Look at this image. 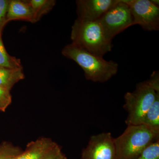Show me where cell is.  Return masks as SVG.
<instances>
[{"instance_id": "e0dca14e", "label": "cell", "mask_w": 159, "mask_h": 159, "mask_svg": "<svg viewBox=\"0 0 159 159\" xmlns=\"http://www.w3.org/2000/svg\"><path fill=\"white\" fill-rule=\"evenodd\" d=\"M11 101L10 91L0 87V111L5 112L11 104Z\"/></svg>"}, {"instance_id": "d6986e66", "label": "cell", "mask_w": 159, "mask_h": 159, "mask_svg": "<svg viewBox=\"0 0 159 159\" xmlns=\"http://www.w3.org/2000/svg\"><path fill=\"white\" fill-rule=\"evenodd\" d=\"M41 159H67L66 155L62 152L61 148L57 144L48 153Z\"/></svg>"}, {"instance_id": "9a60e30c", "label": "cell", "mask_w": 159, "mask_h": 159, "mask_svg": "<svg viewBox=\"0 0 159 159\" xmlns=\"http://www.w3.org/2000/svg\"><path fill=\"white\" fill-rule=\"evenodd\" d=\"M22 152L10 142H4L0 144V159H15Z\"/></svg>"}, {"instance_id": "2e32d148", "label": "cell", "mask_w": 159, "mask_h": 159, "mask_svg": "<svg viewBox=\"0 0 159 159\" xmlns=\"http://www.w3.org/2000/svg\"><path fill=\"white\" fill-rule=\"evenodd\" d=\"M159 140L149 144L136 159H159Z\"/></svg>"}, {"instance_id": "7c38bea8", "label": "cell", "mask_w": 159, "mask_h": 159, "mask_svg": "<svg viewBox=\"0 0 159 159\" xmlns=\"http://www.w3.org/2000/svg\"><path fill=\"white\" fill-rule=\"evenodd\" d=\"M142 124L159 134V93H157L154 101L144 116Z\"/></svg>"}, {"instance_id": "5b68a950", "label": "cell", "mask_w": 159, "mask_h": 159, "mask_svg": "<svg viewBox=\"0 0 159 159\" xmlns=\"http://www.w3.org/2000/svg\"><path fill=\"white\" fill-rule=\"evenodd\" d=\"M107 38L111 41L117 34L134 25L133 18L128 5L118 0L99 20Z\"/></svg>"}, {"instance_id": "277c9868", "label": "cell", "mask_w": 159, "mask_h": 159, "mask_svg": "<svg viewBox=\"0 0 159 159\" xmlns=\"http://www.w3.org/2000/svg\"><path fill=\"white\" fill-rule=\"evenodd\" d=\"M145 82L140 83L134 92H127L124 96V109L128 113L125 123L127 125L142 124L146 112L153 103L157 93Z\"/></svg>"}, {"instance_id": "8fae6325", "label": "cell", "mask_w": 159, "mask_h": 159, "mask_svg": "<svg viewBox=\"0 0 159 159\" xmlns=\"http://www.w3.org/2000/svg\"><path fill=\"white\" fill-rule=\"evenodd\" d=\"M23 68L11 69L0 67V87L10 91L15 84L24 79Z\"/></svg>"}, {"instance_id": "ac0fdd59", "label": "cell", "mask_w": 159, "mask_h": 159, "mask_svg": "<svg viewBox=\"0 0 159 159\" xmlns=\"http://www.w3.org/2000/svg\"><path fill=\"white\" fill-rule=\"evenodd\" d=\"M9 2L8 0H0V33H2L3 28L7 23L6 15Z\"/></svg>"}, {"instance_id": "ba28073f", "label": "cell", "mask_w": 159, "mask_h": 159, "mask_svg": "<svg viewBox=\"0 0 159 159\" xmlns=\"http://www.w3.org/2000/svg\"><path fill=\"white\" fill-rule=\"evenodd\" d=\"M118 0H78L76 1L77 19L86 21L99 20Z\"/></svg>"}, {"instance_id": "52a82bcc", "label": "cell", "mask_w": 159, "mask_h": 159, "mask_svg": "<svg viewBox=\"0 0 159 159\" xmlns=\"http://www.w3.org/2000/svg\"><path fill=\"white\" fill-rule=\"evenodd\" d=\"M111 133L91 136L81 153V159H116L115 141Z\"/></svg>"}, {"instance_id": "ffe728a7", "label": "cell", "mask_w": 159, "mask_h": 159, "mask_svg": "<svg viewBox=\"0 0 159 159\" xmlns=\"http://www.w3.org/2000/svg\"><path fill=\"white\" fill-rule=\"evenodd\" d=\"M145 82L157 93H159V74L158 71L153 72L151 75L150 79Z\"/></svg>"}, {"instance_id": "6da1fadb", "label": "cell", "mask_w": 159, "mask_h": 159, "mask_svg": "<svg viewBox=\"0 0 159 159\" xmlns=\"http://www.w3.org/2000/svg\"><path fill=\"white\" fill-rule=\"evenodd\" d=\"M62 54L73 60L81 67L86 79L95 82H105L116 74L119 69L117 63L107 61L80 48L71 43L65 47Z\"/></svg>"}, {"instance_id": "44dd1931", "label": "cell", "mask_w": 159, "mask_h": 159, "mask_svg": "<svg viewBox=\"0 0 159 159\" xmlns=\"http://www.w3.org/2000/svg\"><path fill=\"white\" fill-rule=\"evenodd\" d=\"M152 3L156 6H158L159 5V1L158 0H151Z\"/></svg>"}, {"instance_id": "7a4b0ae2", "label": "cell", "mask_w": 159, "mask_h": 159, "mask_svg": "<svg viewBox=\"0 0 159 159\" xmlns=\"http://www.w3.org/2000/svg\"><path fill=\"white\" fill-rule=\"evenodd\" d=\"M71 39L74 45L100 57H103L113 47L99 20L86 21L77 18L72 27Z\"/></svg>"}, {"instance_id": "30bf717a", "label": "cell", "mask_w": 159, "mask_h": 159, "mask_svg": "<svg viewBox=\"0 0 159 159\" xmlns=\"http://www.w3.org/2000/svg\"><path fill=\"white\" fill-rule=\"evenodd\" d=\"M6 20L7 23L14 20H23L32 23L36 22L34 13L28 1H9Z\"/></svg>"}, {"instance_id": "8992f818", "label": "cell", "mask_w": 159, "mask_h": 159, "mask_svg": "<svg viewBox=\"0 0 159 159\" xmlns=\"http://www.w3.org/2000/svg\"><path fill=\"white\" fill-rule=\"evenodd\" d=\"M129 7L134 25L145 31L159 30V7L151 0H123Z\"/></svg>"}, {"instance_id": "4fadbf2b", "label": "cell", "mask_w": 159, "mask_h": 159, "mask_svg": "<svg viewBox=\"0 0 159 159\" xmlns=\"http://www.w3.org/2000/svg\"><path fill=\"white\" fill-rule=\"evenodd\" d=\"M28 2L33 11L36 22L51 11L56 3L54 0H30Z\"/></svg>"}, {"instance_id": "9c48e42d", "label": "cell", "mask_w": 159, "mask_h": 159, "mask_svg": "<svg viewBox=\"0 0 159 159\" xmlns=\"http://www.w3.org/2000/svg\"><path fill=\"white\" fill-rule=\"evenodd\" d=\"M57 145L49 138H39L29 143L25 150L15 159H41Z\"/></svg>"}, {"instance_id": "3957f363", "label": "cell", "mask_w": 159, "mask_h": 159, "mask_svg": "<svg viewBox=\"0 0 159 159\" xmlns=\"http://www.w3.org/2000/svg\"><path fill=\"white\" fill-rule=\"evenodd\" d=\"M159 138V134L143 124L127 125L124 132L114 139L116 159H136L146 147Z\"/></svg>"}, {"instance_id": "5bb4252c", "label": "cell", "mask_w": 159, "mask_h": 159, "mask_svg": "<svg viewBox=\"0 0 159 159\" xmlns=\"http://www.w3.org/2000/svg\"><path fill=\"white\" fill-rule=\"evenodd\" d=\"M0 67L7 68H23L20 60L11 56L6 51L3 44L2 33H0Z\"/></svg>"}]
</instances>
